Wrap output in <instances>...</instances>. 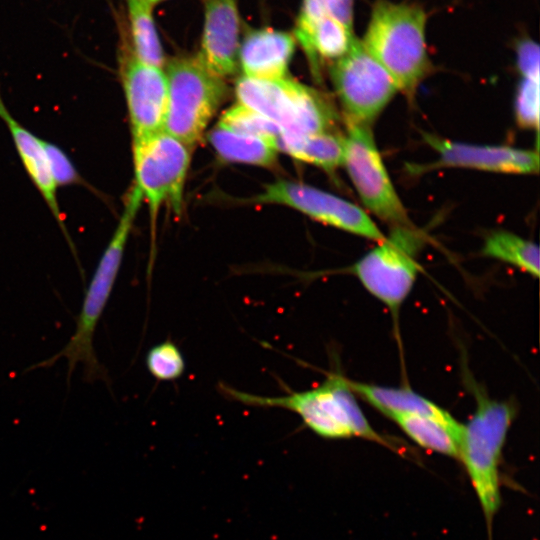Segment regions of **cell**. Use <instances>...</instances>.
Wrapping results in <instances>:
<instances>
[{
  "mask_svg": "<svg viewBox=\"0 0 540 540\" xmlns=\"http://www.w3.org/2000/svg\"><path fill=\"white\" fill-rule=\"evenodd\" d=\"M426 23L427 14L418 4L376 0L360 39L408 98L431 70Z\"/></svg>",
  "mask_w": 540,
  "mask_h": 540,
  "instance_id": "cell-1",
  "label": "cell"
},
{
  "mask_svg": "<svg viewBox=\"0 0 540 540\" xmlns=\"http://www.w3.org/2000/svg\"><path fill=\"white\" fill-rule=\"evenodd\" d=\"M224 395L242 404L281 408L297 414L315 434L327 439L359 437L392 448L390 442L369 423L348 379L330 373L320 385L280 396H262L220 384Z\"/></svg>",
  "mask_w": 540,
  "mask_h": 540,
  "instance_id": "cell-2",
  "label": "cell"
},
{
  "mask_svg": "<svg viewBox=\"0 0 540 540\" xmlns=\"http://www.w3.org/2000/svg\"><path fill=\"white\" fill-rule=\"evenodd\" d=\"M141 202L142 196L133 185L127 194L118 225L100 257L86 289L74 334L62 350L34 367L50 366L58 359L66 358L69 376L78 363H81L84 367L86 380L93 381L105 376V372L94 351V333L115 284L125 247Z\"/></svg>",
  "mask_w": 540,
  "mask_h": 540,
  "instance_id": "cell-3",
  "label": "cell"
},
{
  "mask_svg": "<svg viewBox=\"0 0 540 540\" xmlns=\"http://www.w3.org/2000/svg\"><path fill=\"white\" fill-rule=\"evenodd\" d=\"M476 408L462 425L458 459L467 471L490 531L501 505L499 465L515 408L476 392Z\"/></svg>",
  "mask_w": 540,
  "mask_h": 540,
  "instance_id": "cell-4",
  "label": "cell"
},
{
  "mask_svg": "<svg viewBox=\"0 0 540 540\" xmlns=\"http://www.w3.org/2000/svg\"><path fill=\"white\" fill-rule=\"evenodd\" d=\"M168 100L164 131L193 148L225 99L223 78L195 56H178L165 66Z\"/></svg>",
  "mask_w": 540,
  "mask_h": 540,
  "instance_id": "cell-5",
  "label": "cell"
},
{
  "mask_svg": "<svg viewBox=\"0 0 540 540\" xmlns=\"http://www.w3.org/2000/svg\"><path fill=\"white\" fill-rule=\"evenodd\" d=\"M238 103L276 123L284 134L331 131L336 113L317 90L288 77L262 80L241 76L235 88Z\"/></svg>",
  "mask_w": 540,
  "mask_h": 540,
  "instance_id": "cell-6",
  "label": "cell"
},
{
  "mask_svg": "<svg viewBox=\"0 0 540 540\" xmlns=\"http://www.w3.org/2000/svg\"><path fill=\"white\" fill-rule=\"evenodd\" d=\"M191 150L164 130L132 142L133 185L147 202L153 225L163 205L181 214Z\"/></svg>",
  "mask_w": 540,
  "mask_h": 540,
  "instance_id": "cell-7",
  "label": "cell"
},
{
  "mask_svg": "<svg viewBox=\"0 0 540 540\" xmlns=\"http://www.w3.org/2000/svg\"><path fill=\"white\" fill-rule=\"evenodd\" d=\"M420 244L421 236L415 227H394L350 271L370 294L395 313L415 284Z\"/></svg>",
  "mask_w": 540,
  "mask_h": 540,
  "instance_id": "cell-8",
  "label": "cell"
},
{
  "mask_svg": "<svg viewBox=\"0 0 540 540\" xmlns=\"http://www.w3.org/2000/svg\"><path fill=\"white\" fill-rule=\"evenodd\" d=\"M344 163L367 210L394 227H414L384 165L371 125L346 122Z\"/></svg>",
  "mask_w": 540,
  "mask_h": 540,
  "instance_id": "cell-9",
  "label": "cell"
},
{
  "mask_svg": "<svg viewBox=\"0 0 540 540\" xmlns=\"http://www.w3.org/2000/svg\"><path fill=\"white\" fill-rule=\"evenodd\" d=\"M330 76L346 122L371 125L399 92L358 38L345 55L330 64Z\"/></svg>",
  "mask_w": 540,
  "mask_h": 540,
  "instance_id": "cell-10",
  "label": "cell"
},
{
  "mask_svg": "<svg viewBox=\"0 0 540 540\" xmlns=\"http://www.w3.org/2000/svg\"><path fill=\"white\" fill-rule=\"evenodd\" d=\"M256 204H278L295 209L308 217L351 234L376 241L384 233L365 210L332 193L293 181H276L251 198Z\"/></svg>",
  "mask_w": 540,
  "mask_h": 540,
  "instance_id": "cell-11",
  "label": "cell"
},
{
  "mask_svg": "<svg viewBox=\"0 0 540 540\" xmlns=\"http://www.w3.org/2000/svg\"><path fill=\"white\" fill-rule=\"evenodd\" d=\"M120 77L131 124L132 142L163 131L168 100L164 69L139 61L123 44Z\"/></svg>",
  "mask_w": 540,
  "mask_h": 540,
  "instance_id": "cell-12",
  "label": "cell"
},
{
  "mask_svg": "<svg viewBox=\"0 0 540 540\" xmlns=\"http://www.w3.org/2000/svg\"><path fill=\"white\" fill-rule=\"evenodd\" d=\"M426 143L437 153L432 168H468L508 174H534L539 170V154L534 150L502 145H479L424 134Z\"/></svg>",
  "mask_w": 540,
  "mask_h": 540,
  "instance_id": "cell-13",
  "label": "cell"
},
{
  "mask_svg": "<svg viewBox=\"0 0 540 540\" xmlns=\"http://www.w3.org/2000/svg\"><path fill=\"white\" fill-rule=\"evenodd\" d=\"M199 60L215 75L226 78L238 68L240 14L237 0H203Z\"/></svg>",
  "mask_w": 540,
  "mask_h": 540,
  "instance_id": "cell-14",
  "label": "cell"
},
{
  "mask_svg": "<svg viewBox=\"0 0 540 540\" xmlns=\"http://www.w3.org/2000/svg\"><path fill=\"white\" fill-rule=\"evenodd\" d=\"M292 33L315 73L323 62L331 64L345 55L357 39L353 27L324 12L311 0H302Z\"/></svg>",
  "mask_w": 540,
  "mask_h": 540,
  "instance_id": "cell-15",
  "label": "cell"
},
{
  "mask_svg": "<svg viewBox=\"0 0 540 540\" xmlns=\"http://www.w3.org/2000/svg\"><path fill=\"white\" fill-rule=\"evenodd\" d=\"M296 44L292 32L270 27L249 28L238 51L242 76L262 80L287 77Z\"/></svg>",
  "mask_w": 540,
  "mask_h": 540,
  "instance_id": "cell-16",
  "label": "cell"
},
{
  "mask_svg": "<svg viewBox=\"0 0 540 540\" xmlns=\"http://www.w3.org/2000/svg\"><path fill=\"white\" fill-rule=\"evenodd\" d=\"M0 118L6 124L12 136L15 148L31 181L45 200L63 233L68 237L57 200V186L49 168L45 141L30 132L11 115L2 99L1 93ZM68 240L70 241L69 237Z\"/></svg>",
  "mask_w": 540,
  "mask_h": 540,
  "instance_id": "cell-17",
  "label": "cell"
},
{
  "mask_svg": "<svg viewBox=\"0 0 540 540\" xmlns=\"http://www.w3.org/2000/svg\"><path fill=\"white\" fill-rule=\"evenodd\" d=\"M355 395L362 398L386 417L393 414H421L445 422L456 419L445 409L408 387H387L348 379Z\"/></svg>",
  "mask_w": 540,
  "mask_h": 540,
  "instance_id": "cell-18",
  "label": "cell"
},
{
  "mask_svg": "<svg viewBox=\"0 0 540 540\" xmlns=\"http://www.w3.org/2000/svg\"><path fill=\"white\" fill-rule=\"evenodd\" d=\"M390 420L420 447L458 459L462 425L421 414H393Z\"/></svg>",
  "mask_w": 540,
  "mask_h": 540,
  "instance_id": "cell-19",
  "label": "cell"
},
{
  "mask_svg": "<svg viewBox=\"0 0 540 540\" xmlns=\"http://www.w3.org/2000/svg\"><path fill=\"white\" fill-rule=\"evenodd\" d=\"M127 35L124 45L139 61L164 68L165 57L153 16V6L146 0H124Z\"/></svg>",
  "mask_w": 540,
  "mask_h": 540,
  "instance_id": "cell-20",
  "label": "cell"
},
{
  "mask_svg": "<svg viewBox=\"0 0 540 540\" xmlns=\"http://www.w3.org/2000/svg\"><path fill=\"white\" fill-rule=\"evenodd\" d=\"M277 146L279 151L327 172L335 171L344 163L345 136L332 130L301 136L282 133Z\"/></svg>",
  "mask_w": 540,
  "mask_h": 540,
  "instance_id": "cell-21",
  "label": "cell"
},
{
  "mask_svg": "<svg viewBox=\"0 0 540 540\" xmlns=\"http://www.w3.org/2000/svg\"><path fill=\"white\" fill-rule=\"evenodd\" d=\"M208 140L221 159L232 163L270 167L275 164L279 151L273 141L218 125L208 134Z\"/></svg>",
  "mask_w": 540,
  "mask_h": 540,
  "instance_id": "cell-22",
  "label": "cell"
},
{
  "mask_svg": "<svg viewBox=\"0 0 540 540\" xmlns=\"http://www.w3.org/2000/svg\"><path fill=\"white\" fill-rule=\"evenodd\" d=\"M482 254L539 276V247L537 244L506 230L492 232L485 238Z\"/></svg>",
  "mask_w": 540,
  "mask_h": 540,
  "instance_id": "cell-23",
  "label": "cell"
},
{
  "mask_svg": "<svg viewBox=\"0 0 540 540\" xmlns=\"http://www.w3.org/2000/svg\"><path fill=\"white\" fill-rule=\"evenodd\" d=\"M217 125L236 133L261 137L276 144L282 134L281 128L276 123L240 103L227 109Z\"/></svg>",
  "mask_w": 540,
  "mask_h": 540,
  "instance_id": "cell-24",
  "label": "cell"
},
{
  "mask_svg": "<svg viewBox=\"0 0 540 540\" xmlns=\"http://www.w3.org/2000/svg\"><path fill=\"white\" fill-rule=\"evenodd\" d=\"M150 374L159 381L178 379L185 370V361L180 349L171 341L152 347L146 357Z\"/></svg>",
  "mask_w": 540,
  "mask_h": 540,
  "instance_id": "cell-25",
  "label": "cell"
},
{
  "mask_svg": "<svg viewBox=\"0 0 540 540\" xmlns=\"http://www.w3.org/2000/svg\"><path fill=\"white\" fill-rule=\"evenodd\" d=\"M515 116L519 126L538 130L539 78L522 77L516 93Z\"/></svg>",
  "mask_w": 540,
  "mask_h": 540,
  "instance_id": "cell-26",
  "label": "cell"
},
{
  "mask_svg": "<svg viewBox=\"0 0 540 540\" xmlns=\"http://www.w3.org/2000/svg\"><path fill=\"white\" fill-rule=\"evenodd\" d=\"M45 150L56 186L78 183L79 174L68 155L61 148L47 141H45Z\"/></svg>",
  "mask_w": 540,
  "mask_h": 540,
  "instance_id": "cell-27",
  "label": "cell"
},
{
  "mask_svg": "<svg viewBox=\"0 0 540 540\" xmlns=\"http://www.w3.org/2000/svg\"><path fill=\"white\" fill-rule=\"evenodd\" d=\"M517 67L522 77L539 78V46L522 39L516 46Z\"/></svg>",
  "mask_w": 540,
  "mask_h": 540,
  "instance_id": "cell-28",
  "label": "cell"
},
{
  "mask_svg": "<svg viewBox=\"0 0 540 540\" xmlns=\"http://www.w3.org/2000/svg\"><path fill=\"white\" fill-rule=\"evenodd\" d=\"M321 10L353 27L354 0H311Z\"/></svg>",
  "mask_w": 540,
  "mask_h": 540,
  "instance_id": "cell-29",
  "label": "cell"
},
{
  "mask_svg": "<svg viewBox=\"0 0 540 540\" xmlns=\"http://www.w3.org/2000/svg\"><path fill=\"white\" fill-rule=\"evenodd\" d=\"M146 1L154 7L155 5H158L159 3L163 1H167V0H146Z\"/></svg>",
  "mask_w": 540,
  "mask_h": 540,
  "instance_id": "cell-30",
  "label": "cell"
}]
</instances>
